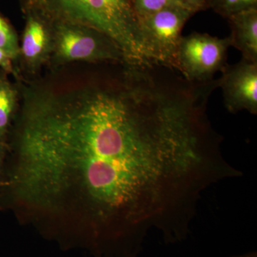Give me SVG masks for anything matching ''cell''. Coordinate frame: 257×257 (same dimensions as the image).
Returning a JSON list of instances; mask_svg holds the SVG:
<instances>
[{
  "instance_id": "obj_12",
  "label": "cell",
  "mask_w": 257,
  "mask_h": 257,
  "mask_svg": "<svg viewBox=\"0 0 257 257\" xmlns=\"http://www.w3.org/2000/svg\"><path fill=\"white\" fill-rule=\"evenodd\" d=\"M181 6L190 10L194 14L208 10L205 0H175Z\"/></svg>"
},
{
  "instance_id": "obj_11",
  "label": "cell",
  "mask_w": 257,
  "mask_h": 257,
  "mask_svg": "<svg viewBox=\"0 0 257 257\" xmlns=\"http://www.w3.org/2000/svg\"><path fill=\"white\" fill-rule=\"evenodd\" d=\"M131 3L138 19L171 7L181 6L175 0H131Z\"/></svg>"
},
{
  "instance_id": "obj_3",
  "label": "cell",
  "mask_w": 257,
  "mask_h": 257,
  "mask_svg": "<svg viewBox=\"0 0 257 257\" xmlns=\"http://www.w3.org/2000/svg\"><path fill=\"white\" fill-rule=\"evenodd\" d=\"M194 15L183 7L174 6L138 19L144 50L150 62L175 69L182 30Z\"/></svg>"
},
{
  "instance_id": "obj_14",
  "label": "cell",
  "mask_w": 257,
  "mask_h": 257,
  "mask_svg": "<svg viewBox=\"0 0 257 257\" xmlns=\"http://www.w3.org/2000/svg\"><path fill=\"white\" fill-rule=\"evenodd\" d=\"M232 257H257V253L253 251V252L243 253V254L238 255V256Z\"/></svg>"
},
{
  "instance_id": "obj_2",
  "label": "cell",
  "mask_w": 257,
  "mask_h": 257,
  "mask_svg": "<svg viewBox=\"0 0 257 257\" xmlns=\"http://www.w3.org/2000/svg\"><path fill=\"white\" fill-rule=\"evenodd\" d=\"M50 58L57 64L83 61L92 63H126L119 47L104 34L80 25L51 24Z\"/></svg>"
},
{
  "instance_id": "obj_6",
  "label": "cell",
  "mask_w": 257,
  "mask_h": 257,
  "mask_svg": "<svg viewBox=\"0 0 257 257\" xmlns=\"http://www.w3.org/2000/svg\"><path fill=\"white\" fill-rule=\"evenodd\" d=\"M25 30L20 56L30 72H35L51 57L52 35L51 24L37 15H25Z\"/></svg>"
},
{
  "instance_id": "obj_7",
  "label": "cell",
  "mask_w": 257,
  "mask_h": 257,
  "mask_svg": "<svg viewBox=\"0 0 257 257\" xmlns=\"http://www.w3.org/2000/svg\"><path fill=\"white\" fill-rule=\"evenodd\" d=\"M229 22L231 47L243 60L257 63V8L239 12L226 19Z\"/></svg>"
},
{
  "instance_id": "obj_13",
  "label": "cell",
  "mask_w": 257,
  "mask_h": 257,
  "mask_svg": "<svg viewBox=\"0 0 257 257\" xmlns=\"http://www.w3.org/2000/svg\"><path fill=\"white\" fill-rule=\"evenodd\" d=\"M0 68L6 74L18 77V74L13 65V61L3 50H0Z\"/></svg>"
},
{
  "instance_id": "obj_15",
  "label": "cell",
  "mask_w": 257,
  "mask_h": 257,
  "mask_svg": "<svg viewBox=\"0 0 257 257\" xmlns=\"http://www.w3.org/2000/svg\"><path fill=\"white\" fill-rule=\"evenodd\" d=\"M2 153H1V150H0V165H1V160H2Z\"/></svg>"
},
{
  "instance_id": "obj_8",
  "label": "cell",
  "mask_w": 257,
  "mask_h": 257,
  "mask_svg": "<svg viewBox=\"0 0 257 257\" xmlns=\"http://www.w3.org/2000/svg\"><path fill=\"white\" fill-rule=\"evenodd\" d=\"M16 102V89L6 76L0 73V141L8 132Z\"/></svg>"
},
{
  "instance_id": "obj_9",
  "label": "cell",
  "mask_w": 257,
  "mask_h": 257,
  "mask_svg": "<svg viewBox=\"0 0 257 257\" xmlns=\"http://www.w3.org/2000/svg\"><path fill=\"white\" fill-rule=\"evenodd\" d=\"M208 9H211L223 18L251 8H257V0H205Z\"/></svg>"
},
{
  "instance_id": "obj_5",
  "label": "cell",
  "mask_w": 257,
  "mask_h": 257,
  "mask_svg": "<svg viewBox=\"0 0 257 257\" xmlns=\"http://www.w3.org/2000/svg\"><path fill=\"white\" fill-rule=\"evenodd\" d=\"M219 87L222 89L225 107L229 112L246 110L257 114V63L241 59L226 64L221 71Z\"/></svg>"
},
{
  "instance_id": "obj_1",
  "label": "cell",
  "mask_w": 257,
  "mask_h": 257,
  "mask_svg": "<svg viewBox=\"0 0 257 257\" xmlns=\"http://www.w3.org/2000/svg\"><path fill=\"white\" fill-rule=\"evenodd\" d=\"M24 15L49 23L93 29L109 37L128 64H152L142 42L138 19L131 0H19Z\"/></svg>"
},
{
  "instance_id": "obj_10",
  "label": "cell",
  "mask_w": 257,
  "mask_h": 257,
  "mask_svg": "<svg viewBox=\"0 0 257 257\" xmlns=\"http://www.w3.org/2000/svg\"><path fill=\"white\" fill-rule=\"evenodd\" d=\"M0 50L12 60L20 57V46L14 28L6 18L0 15Z\"/></svg>"
},
{
  "instance_id": "obj_4",
  "label": "cell",
  "mask_w": 257,
  "mask_h": 257,
  "mask_svg": "<svg viewBox=\"0 0 257 257\" xmlns=\"http://www.w3.org/2000/svg\"><path fill=\"white\" fill-rule=\"evenodd\" d=\"M230 47L229 37L219 38L199 32L182 36L176 54L175 70L189 82L212 80L227 64Z\"/></svg>"
}]
</instances>
